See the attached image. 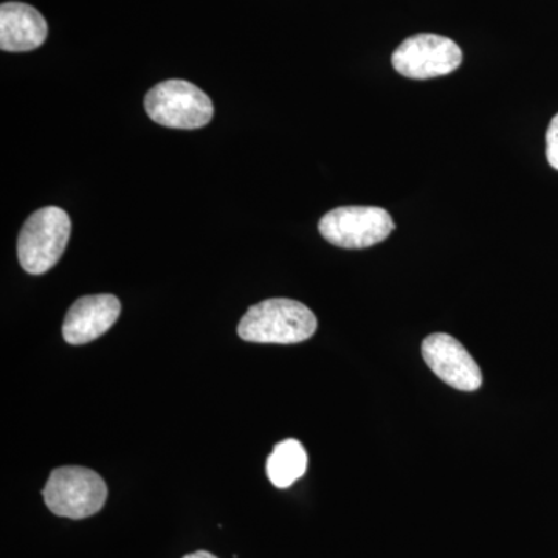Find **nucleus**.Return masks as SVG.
Masks as SVG:
<instances>
[{"instance_id":"1","label":"nucleus","mask_w":558,"mask_h":558,"mask_svg":"<svg viewBox=\"0 0 558 558\" xmlns=\"http://www.w3.org/2000/svg\"><path fill=\"white\" fill-rule=\"evenodd\" d=\"M317 328L314 312L300 301L270 299L250 307L238 333L250 343L295 344L310 340Z\"/></svg>"},{"instance_id":"2","label":"nucleus","mask_w":558,"mask_h":558,"mask_svg":"<svg viewBox=\"0 0 558 558\" xmlns=\"http://www.w3.org/2000/svg\"><path fill=\"white\" fill-rule=\"evenodd\" d=\"M72 222L58 207L40 208L25 220L17 238V258L22 269L43 275L57 266L70 240Z\"/></svg>"},{"instance_id":"3","label":"nucleus","mask_w":558,"mask_h":558,"mask_svg":"<svg viewBox=\"0 0 558 558\" xmlns=\"http://www.w3.org/2000/svg\"><path fill=\"white\" fill-rule=\"evenodd\" d=\"M43 495L54 515L83 520L100 512L108 499V486L94 470L69 465L50 473Z\"/></svg>"},{"instance_id":"4","label":"nucleus","mask_w":558,"mask_h":558,"mask_svg":"<svg viewBox=\"0 0 558 558\" xmlns=\"http://www.w3.org/2000/svg\"><path fill=\"white\" fill-rule=\"evenodd\" d=\"M149 119L172 130H199L213 119L215 108L205 92L183 80H168L146 94Z\"/></svg>"},{"instance_id":"5","label":"nucleus","mask_w":558,"mask_h":558,"mask_svg":"<svg viewBox=\"0 0 558 558\" xmlns=\"http://www.w3.org/2000/svg\"><path fill=\"white\" fill-rule=\"evenodd\" d=\"M319 233L337 247L360 250L387 240L395 220L380 207H339L319 220Z\"/></svg>"},{"instance_id":"6","label":"nucleus","mask_w":558,"mask_h":558,"mask_svg":"<svg viewBox=\"0 0 558 558\" xmlns=\"http://www.w3.org/2000/svg\"><path fill=\"white\" fill-rule=\"evenodd\" d=\"M462 51L446 36L421 33L403 40L392 54V65L411 80H429L449 75L461 65Z\"/></svg>"},{"instance_id":"7","label":"nucleus","mask_w":558,"mask_h":558,"mask_svg":"<svg viewBox=\"0 0 558 558\" xmlns=\"http://www.w3.org/2000/svg\"><path fill=\"white\" fill-rule=\"evenodd\" d=\"M422 357L440 380L459 391H476L483 385L478 363L449 333L428 336L422 343Z\"/></svg>"},{"instance_id":"8","label":"nucleus","mask_w":558,"mask_h":558,"mask_svg":"<svg viewBox=\"0 0 558 558\" xmlns=\"http://www.w3.org/2000/svg\"><path fill=\"white\" fill-rule=\"evenodd\" d=\"M121 314V303L113 295L81 296L70 307L62 325V336L69 344L90 343L112 328Z\"/></svg>"},{"instance_id":"9","label":"nucleus","mask_w":558,"mask_h":558,"mask_svg":"<svg viewBox=\"0 0 558 558\" xmlns=\"http://www.w3.org/2000/svg\"><path fill=\"white\" fill-rule=\"evenodd\" d=\"M47 22L35 7L21 2H7L0 7V49L3 51H32L47 39Z\"/></svg>"},{"instance_id":"10","label":"nucleus","mask_w":558,"mask_h":558,"mask_svg":"<svg viewBox=\"0 0 558 558\" xmlns=\"http://www.w3.org/2000/svg\"><path fill=\"white\" fill-rule=\"evenodd\" d=\"M267 476L278 488H288L306 473L307 453L296 439H286L275 446L267 458Z\"/></svg>"},{"instance_id":"11","label":"nucleus","mask_w":558,"mask_h":558,"mask_svg":"<svg viewBox=\"0 0 558 558\" xmlns=\"http://www.w3.org/2000/svg\"><path fill=\"white\" fill-rule=\"evenodd\" d=\"M546 156L550 167L558 171V113L550 121L548 134H546Z\"/></svg>"},{"instance_id":"12","label":"nucleus","mask_w":558,"mask_h":558,"mask_svg":"<svg viewBox=\"0 0 558 558\" xmlns=\"http://www.w3.org/2000/svg\"><path fill=\"white\" fill-rule=\"evenodd\" d=\"M182 558H218L215 554L208 553V550H196L193 554H186L185 557Z\"/></svg>"}]
</instances>
